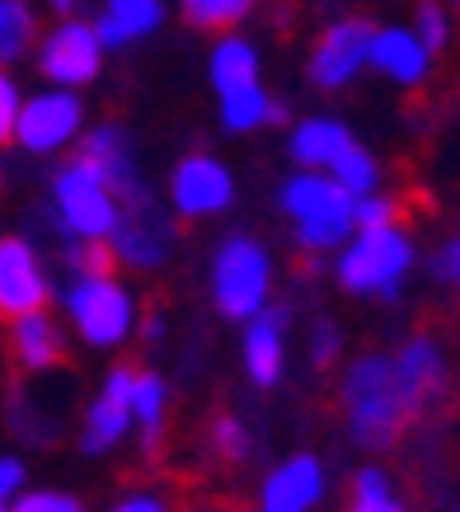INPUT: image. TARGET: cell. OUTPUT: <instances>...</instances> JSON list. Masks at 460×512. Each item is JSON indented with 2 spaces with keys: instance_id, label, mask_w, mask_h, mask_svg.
<instances>
[{
  "instance_id": "obj_19",
  "label": "cell",
  "mask_w": 460,
  "mask_h": 512,
  "mask_svg": "<svg viewBox=\"0 0 460 512\" xmlns=\"http://www.w3.org/2000/svg\"><path fill=\"white\" fill-rule=\"evenodd\" d=\"M10 348H15V362L24 367V372H52L57 362L66 357V339L62 329H57V320L47 311H29L15 320V334H10Z\"/></svg>"
},
{
  "instance_id": "obj_38",
  "label": "cell",
  "mask_w": 460,
  "mask_h": 512,
  "mask_svg": "<svg viewBox=\"0 0 460 512\" xmlns=\"http://www.w3.org/2000/svg\"><path fill=\"white\" fill-rule=\"evenodd\" d=\"M184 512H240V508H230V503H193Z\"/></svg>"
},
{
  "instance_id": "obj_26",
  "label": "cell",
  "mask_w": 460,
  "mask_h": 512,
  "mask_svg": "<svg viewBox=\"0 0 460 512\" xmlns=\"http://www.w3.org/2000/svg\"><path fill=\"white\" fill-rule=\"evenodd\" d=\"M33 38H38V15L29 0H0V66L29 57Z\"/></svg>"
},
{
  "instance_id": "obj_33",
  "label": "cell",
  "mask_w": 460,
  "mask_h": 512,
  "mask_svg": "<svg viewBox=\"0 0 460 512\" xmlns=\"http://www.w3.org/2000/svg\"><path fill=\"white\" fill-rule=\"evenodd\" d=\"M399 217V207L385 193H367L353 202V231H371V226H390Z\"/></svg>"
},
{
  "instance_id": "obj_41",
  "label": "cell",
  "mask_w": 460,
  "mask_h": 512,
  "mask_svg": "<svg viewBox=\"0 0 460 512\" xmlns=\"http://www.w3.org/2000/svg\"><path fill=\"white\" fill-rule=\"evenodd\" d=\"M5 508H10V503H5V498H0V512H5Z\"/></svg>"
},
{
  "instance_id": "obj_10",
  "label": "cell",
  "mask_w": 460,
  "mask_h": 512,
  "mask_svg": "<svg viewBox=\"0 0 460 512\" xmlns=\"http://www.w3.org/2000/svg\"><path fill=\"white\" fill-rule=\"evenodd\" d=\"M108 245H113V259H123L132 268H160L169 259V245H174V226L141 193V198L123 202V217H118L113 235H108Z\"/></svg>"
},
{
  "instance_id": "obj_7",
  "label": "cell",
  "mask_w": 460,
  "mask_h": 512,
  "mask_svg": "<svg viewBox=\"0 0 460 512\" xmlns=\"http://www.w3.org/2000/svg\"><path fill=\"white\" fill-rule=\"evenodd\" d=\"M85 127V104H80L76 90H62L52 85L43 94H29L19 104V118H15V137L29 156H52V151H66L71 141L80 137Z\"/></svg>"
},
{
  "instance_id": "obj_23",
  "label": "cell",
  "mask_w": 460,
  "mask_h": 512,
  "mask_svg": "<svg viewBox=\"0 0 460 512\" xmlns=\"http://www.w3.org/2000/svg\"><path fill=\"white\" fill-rule=\"evenodd\" d=\"M169 423V386L155 372H137L132 376V428L141 433V447L155 451L165 437Z\"/></svg>"
},
{
  "instance_id": "obj_9",
  "label": "cell",
  "mask_w": 460,
  "mask_h": 512,
  "mask_svg": "<svg viewBox=\"0 0 460 512\" xmlns=\"http://www.w3.org/2000/svg\"><path fill=\"white\" fill-rule=\"evenodd\" d=\"M371 33H376L371 19H357V15L334 19V24L320 33V43L310 47V80H315L320 90H343V85H353V80L367 71Z\"/></svg>"
},
{
  "instance_id": "obj_5",
  "label": "cell",
  "mask_w": 460,
  "mask_h": 512,
  "mask_svg": "<svg viewBox=\"0 0 460 512\" xmlns=\"http://www.w3.org/2000/svg\"><path fill=\"white\" fill-rule=\"evenodd\" d=\"M273 292V259L254 235H230L212 259V301L226 320H249L268 306Z\"/></svg>"
},
{
  "instance_id": "obj_12",
  "label": "cell",
  "mask_w": 460,
  "mask_h": 512,
  "mask_svg": "<svg viewBox=\"0 0 460 512\" xmlns=\"http://www.w3.org/2000/svg\"><path fill=\"white\" fill-rule=\"evenodd\" d=\"M132 376H137V367H113L104 376V386H99V395L85 409V423H80V451L85 456H108L132 433Z\"/></svg>"
},
{
  "instance_id": "obj_11",
  "label": "cell",
  "mask_w": 460,
  "mask_h": 512,
  "mask_svg": "<svg viewBox=\"0 0 460 512\" xmlns=\"http://www.w3.org/2000/svg\"><path fill=\"white\" fill-rule=\"evenodd\" d=\"M169 202L179 217H221L235 202V179L216 156H188L169 174Z\"/></svg>"
},
{
  "instance_id": "obj_17",
  "label": "cell",
  "mask_w": 460,
  "mask_h": 512,
  "mask_svg": "<svg viewBox=\"0 0 460 512\" xmlns=\"http://www.w3.org/2000/svg\"><path fill=\"white\" fill-rule=\"evenodd\" d=\"M80 160L104 174L108 188L118 193V202L141 198L137 160H132V141H127L123 127H94L90 137H85V146H80Z\"/></svg>"
},
{
  "instance_id": "obj_25",
  "label": "cell",
  "mask_w": 460,
  "mask_h": 512,
  "mask_svg": "<svg viewBox=\"0 0 460 512\" xmlns=\"http://www.w3.org/2000/svg\"><path fill=\"white\" fill-rule=\"evenodd\" d=\"M324 174H329L343 193H353V198H367V193L381 188V165H376V156H371L367 146H357V141H348Z\"/></svg>"
},
{
  "instance_id": "obj_15",
  "label": "cell",
  "mask_w": 460,
  "mask_h": 512,
  "mask_svg": "<svg viewBox=\"0 0 460 512\" xmlns=\"http://www.w3.org/2000/svg\"><path fill=\"white\" fill-rule=\"evenodd\" d=\"M287 367V311L263 306L245 320V372L259 390L277 386Z\"/></svg>"
},
{
  "instance_id": "obj_3",
  "label": "cell",
  "mask_w": 460,
  "mask_h": 512,
  "mask_svg": "<svg viewBox=\"0 0 460 512\" xmlns=\"http://www.w3.org/2000/svg\"><path fill=\"white\" fill-rule=\"evenodd\" d=\"M353 202L324 170H301L282 184V212L292 217L296 245L310 254H329L353 235Z\"/></svg>"
},
{
  "instance_id": "obj_13",
  "label": "cell",
  "mask_w": 460,
  "mask_h": 512,
  "mask_svg": "<svg viewBox=\"0 0 460 512\" xmlns=\"http://www.w3.org/2000/svg\"><path fill=\"white\" fill-rule=\"evenodd\" d=\"M47 306V273L29 240L5 235L0 240V320H19Z\"/></svg>"
},
{
  "instance_id": "obj_14",
  "label": "cell",
  "mask_w": 460,
  "mask_h": 512,
  "mask_svg": "<svg viewBox=\"0 0 460 512\" xmlns=\"http://www.w3.org/2000/svg\"><path fill=\"white\" fill-rule=\"evenodd\" d=\"M324 489H329V480H324V466L320 456H287L282 466L263 480L259 489V508L254 512H315L324 503Z\"/></svg>"
},
{
  "instance_id": "obj_36",
  "label": "cell",
  "mask_w": 460,
  "mask_h": 512,
  "mask_svg": "<svg viewBox=\"0 0 460 512\" xmlns=\"http://www.w3.org/2000/svg\"><path fill=\"white\" fill-rule=\"evenodd\" d=\"M24 480H29L24 461H19V456H0V498H5V503L24 489Z\"/></svg>"
},
{
  "instance_id": "obj_1",
  "label": "cell",
  "mask_w": 460,
  "mask_h": 512,
  "mask_svg": "<svg viewBox=\"0 0 460 512\" xmlns=\"http://www.w3.org/2000/svg\"><path fill=\"white\" fill-rule=\"evenodd\" d=\"M343 414H348V433L357 447L367 451H390L399 433L409 428L418 414L414 390L404 386L395 357L367 353L357 357L348 376H343Z\"/></svg>"
},
{
  "instance_id": "obj_40",
  "label": "cell",
  "mask_w": 460,
  "mask_h": 512,
  "mask_svg": "<svg viewBox=\"0 0 460 512\" xmlns=\"http://www.w3.org/2000/svg\"><path fill=\"white\" fill-rule=\"evenodd\" d=\"M47 5H52V10H62V15H66V10H71L76 0H47Z\"/></svg>"
},
{
  "instance_id": "obj_29",
  "label": "cell",
  "mask_w": 460,
  "mask_h": 512,
  "mask_svg": "<svg viewBox=\"0 0 460 512\" xmlns=\"http://www.w3.org/2000/svg\"><path fill=\"white\" fill-rule=\"evenodd\" d=\"M212 447L221 461H230V466H240L249 451H254V437H249V428L235 414H221V419L212 423Z\"/></svg>"
},
{
  "instance_id": "obj_31",
  "label": "cell",
  "mask_w": 460,
  "mask_h": 512,
  "mask_svg": "<svg viewBox=\"0 0 460 512\" xmlns=\"http://www.w3.org/2000/svg\"><path fill=\"white\" fill-rule=\"evenodd\" d=\"M108 512H179L174 494L160 489V484H137V489H127L108 503Z\"/></svg>"
},
{
  "instance_id": "obj_8",
  "label": "cell",
  "mask_w": 460,
  "mask_h": 512,
  "mask_svg": "<svg viewBox=\"0 0 460 512\" xmlns=\"http://www.w3.org/2000/svg\"><path fill=\"white\" fill-rule=\"evenodd\" d=\"M99 66H104V43H99L94 24L62 19V24L38 43V71H43L52 85H62V90L90 85V80L99 76Z\"/></svg>"
},
{
  "instance_id": "obj_24",
  "label": "cell",
  "mask_w": 460,
  "mask_h": 512,
  "mask_svg": "<svg viewBox=\"0 0 460 512\" xmlns=\"http://www.w3.org/2000/svg\"><path fill=\"white\" fill-rule=\"evenodd\" d=\"M207 76H212L216 94L235 90L245 80H259V52H254V43L235 38V33H221V43L212 47V62H207Z\"/></svg>"
},
{
  "instance_id": "obj_21",
  "label": "cell",
  "mask_w": 460,
  "mask_h": 512,
  "mask_svg": "<svg viewBox=\"0 0 460 512\" xmlns=\"http://www.w3.org/2000/svg\"><path fill=\"white\" fill-rule=\"evenodd\" d=\"M216 99H221V127H226V132H259L263 123H282V118H287L282 104L268 99L263 80H245V85H235V90H221Z\"/></svg>"
},
{
  "instance_id": "obj_30",
  "label": "cell",
  "mask_w": 460,
  "mask_h": 512,
  "mask_svg": "<svg viewBox=\"0 0 460 512\" xmlns=\"http://www.w3.org/2000/svg\"><path fill=\"white\" fill-rule=\"evenodd\" d=\"M5 512H85V503L62 489H19Z\"/></svg>"
},
{
  "instance_id": "obj_22",
  "label": "cell",
  "mask_w": 460,
  "mask_h": 512,
  "mask_svg": "<svg viewBox=\"0 0 460 512\" xmlns=\"http://www.w3.org/2000/svg\"><path fill=\"white\" fill-rule=\"evenodd\" d=\"M348 141H353V132L338 123V118H306L292 132V156L301 170H329Z\"/></svg>"
},
{
  "instance_id": "obj_32",
  "label": "cell",
  "mask_w": 460,
  "mask_h": 512,
  "mask_svg": "<svg viewBox=\"0 0 460 512\" xmlns=\"http://www.w3.org/2000/svg\"><path fill=\"white\" fill-rule=\"evenodd\" d=\"M414 33H418V43L428 47L432 57H437V52H442L446 43H451V19H446V10L437 5V0H423V5H418Z\"/></svg>"
},
{
  "instance_id": "obj_37",
  "label": "cell",
  "mask_w": 460,
  "mask_h": 512,
  "mask_svg": "<svg viewBox=\"0 0 460 512\" xmlns=\"http://www.w3.org/2000/svg\"><path fill=\"white\" fill-rule=\"evenodd\" d=\"M460 240H456V235H451V240H446V245L442 249H437V259H432V273H437V278H442V282H456L460 278Z\"/></svg>"
},
{
  "instance_id": "obj_28",
  "label": "cell",
  "mask_w": 460,
  "mask_h": 512,
  "mask_svg": "<svg viewBox=\"0 0 460 512\" xmlns=\"http://www.w3.org/2000/svg\"><path fill=\"white\" fill-rule=\"evenodd\" d=\"M254 10V0H184V19L193 29H216L226 33Z\"/></svg>"
},
{
  "instance_id": "obj_39",
  "label": "cell",
  "mask_w": 460,
  "mask_h": 512,
  "mask_svg": "<svg viewBox=\"0 0 460 512\" xmlns=\"http://www.w3.org/2000/svg\"><path fill=\"white\" fill-rule=\"evenodd\" d=\"M146 339H165V320H160V315L146 320Z\"/></svg>"
},
{
  "instance_id": "obj_18",
  "label": "cell",
  "mask_w": 460,
  "mask_h": 512,
  "mask_svg": "<svg viewBox=\"0 0 460 512\" xmlns=\"http://www.w3.org/2000/svg\"><path fill=\"white\" fill-rule=\"evenodd\" d=\"M395 367L404 376V386L414 390L418 409H428V404H437L446 395V353H442V343H437V334H428V329L399 348Z\"/></svg>"
},
{
  "instance_id": "obj_34",
  "label": "cell",
  "mask_w": 460,
  "mask_h": 512,
  "mask_svg": "<svg viewBox=\"0 0 460 512\" xmlns=\"http://www.w3.org/2000/svg\"><path fill=\"white\" fill-rule=\"evenodd\" d=\"M19 104H24V94H19L15 76H10V71H0V141H10V137H15Z\"/></svg>"
},
{
  "instance_id": "obj_35",
  "label": "cell",
  "mask_w": 460,
  "mask_h": 512,
  "mask_svg": "<svg viewBox=\"0 0 460 512\" xmlns=\"http://www.w3.org/2000/svg\"><path fill=\"white\" fill-rule=\"evenodd\" d=\"M338 339H343V334H338V325L320 320V325L310 329V362H315V367H329V362L338 357V348H343Z\"/></svg>"
},
{
  "instance_id": "obj_20",
  "label": "cell",
  "mask_w": 460,
  "mask_h": 512,
  "mask_svg": "<svg viewBox=\"0 0 460 512\" xmlns=\"http://www.w3.org/2000/svg\"><path fill=\"white\" fill-rule=\"evenodd\" d=\"M165 5L160 0H104V15L94 19V33L104 47H127L160 29Z\"/></svg>"
},
{
  "instance_id": "obj_4",
  "label": "cell",
  "mask_w": 460,
  "mask_h": 512,
  "mask_svg": "<svg viewBox=\"0 0 460 512\" xmlns=\"http://www.w3.org/2000/svg\"><path fill=\"white\" fill-rule=\"evenodd\" d=\"M62 306L90 348H118L137 329V296L113 273H80L62 292Z\"/></svg>"
},
{
  "instance_id": "obj_16",
  "label": "cell",
  "mask_w": 460,
  "mask_h": 512,
  "mask_svg": "<svg viewBox=\"0 0 460 512\" xmlns=\"http://www.w3.org/2000/svg\"><path fill=\"white\" fill-rule=\"evenodd\" d=\"M367 66H376L385 80H395V85H404V90H418V85L428 80V71H432V52L418 43L414 29L390 24V29L371 33Z\"/></svg>"
},
{
  "instance_id": "obj_27",
  "label": "cell",
  "mask_w": 460,
  "mask_h": 512,
  "mask_svg": "<svg viewBox=\"0 0 460 512\" xmlns=\"http://www.w3.org/2000/svg\"><path fill=\"white\" fill-rule=\"evenodd\" d=\"M348 512H409V508L399 503L390 470L362 466L357 470V480H353V503H348Z\"/></svg>"
},
{
  "instance_id": "obj_6",
  "label": "cell",
  "mask_w": 460,
  "mask_h": 512,
  "mask_svg": "<svg viewBox=\"0 0 460 512\" xmlns=\"http://www.w3.org/2000/svg\"><path fill=\"white\" fill-rule=\"evenodd\" d=\"M52 207L62 231H71V240H104L113 235L118 217H123V202L108 188V179L85 160H71L66 170H57L52 179Z\"/></svg>"
},
{
  "instance_id": "obj_2",
  "label": "cell",
  "mask_w": 460,
  "mask_h": 512,
  "mask_svg": "<svg viewBox=\"0 0 460 512\" xmlns=\"http://www.w3.org/2000/svg\"><path fill=\"white\" fill-rule=\"evenodd\" d=\"M338 282L357 296H381L395 301L399 287L409 282L414 268V235L399 221L390 226H371V231H353L338 245Z\"/></svg>"
}]
</instances>
